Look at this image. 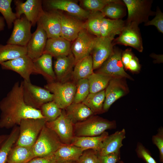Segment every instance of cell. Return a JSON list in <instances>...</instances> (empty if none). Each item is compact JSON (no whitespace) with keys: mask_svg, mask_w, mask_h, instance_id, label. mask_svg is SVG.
<instances>
[{"mask_svg":"<svg viewBox=\"0 0 163 163\" xmlns=\"http://www.w3.org/2000/svg\"><path fill=\"white\" fill-rule=\"evenodd\" d=\"M126 134L125 130L123 129L108 135L103 141L101 149L97 152L98 155L102 156L120 152Z\"/></svg>","mask_w":163,"mask_h":163,"instance_id":"cell-22","label":"cell"},{"mask_svg":"<svg viewBox=\"0 0 163 163\" xmlns=\"http://www.w3.org/2000/svg\"><path fill=\"white\" fill-rule=\"evenodd\" d=\"M40 110L46 122L55 120L61 115L62 110L53 101L43 104Z\"/></svg>","mask_w":163,"mask_h":163,"instance_id":"cell-37","label":"cell"},{"mask_svg":"<svg viewBox=\"0 0 163 163\" xmlns=\"http://www.w3.org/2000/svg\"><path fill=\"white\" fill-rule=\"evenodd\" d=\"M135 151L138 156L146 163H157L149 151L141 142L137 143Z\"/></svg>","mask_w":163,"mask_h":163,"instance_id":"cell-42","label":"cell"},{"mask_svg":"<svg viewBox=\"0 0 163 163\" xmlns=\"http://www.w3.org/2000/svg\"><path fill=\"white\" fill-rule=\"evenodd\" d=\"M12 0H0V12L5 21L8 28H11L14 21L17 18L11 7Z\"/></svg>","mask_w":163,"mask_h":163,"instance_id":"cell-38","label":"cell"},{"mask_svg":"<svg viewBox=\"0 0 163 163\" xmlns=\"http://www.w3.org/2000/svg\"><path fill=\"white\" fill-rule=\"evenodd\" d=\"M54 154L43 157L34 158L27 163H56Z\"/></svg>","mask_w":163,"mask_h":163,"instance_id":"cell-46","label":"cell"},{"mask_svg":"<svg viewBox=\"0 0 163 163\" xmlns=\"http://www.w3.org/2000/svg\"><path fill=\"white\" fill-rule=\"evenodd\" d=\"M34 158L33 146L16 145L9 153L7 163H27Z\"/></svg>","mask_w":163,"mask_h":163,"instance_id":"cell-29","label":"cell"},{"mask_svg":"<svg viewBox=\"0 0 163 163\" xmlns=\"http://www.w3.org/2000/svg\"><path fill=\"white\" fill-rule=\"evenodd\" d=\"M120 79L112 78L106 88L103 113L107 111L113 103L126 93L125 88Z\"/></svg>","mask_w":163,"mask_h":163,"instance_id":"cell-21","label":"cell"},{"mask_svg":"<svg viewBox=\"0 0 163 163\" xmlns=\"http://www.w3.org/2000/svg\"><path fill=\"white\" fill-rule=\"evenodd\" d=\"M13 24L12 31L7 44L26 46L32 34L31 23L24 16L16 19Z\"/></svg>","mask_w":163,"mask_h":163,"instance_id":"cell-13","label":"cell"},{"mask_svg":"<svg viewBox=\"0 0 163 163\" xmlns=\"http://www.w3.org/2000/svg\"><path fill=\"white\" fill-rule=\"evenodd\" d=\"M128 12L126 24L134 23L138 25L149 21L150 16L155 15L151 10L152 0H123Z\"/></svg>","mask_w":163,"mask_h":163,"instance_id":"cell-5","label":"cell"},{"mask_svg":"<svg viewBox=\"0 0 163 163\" xmlns=\"http://www.w3.org/2000/svg\"><path fill=\"white\" fill-rule=\"evenodd\" d=\"M37 29L26 46L27 55L33 61L43 54L48 39L46 32L39 23L37 22Z\"/></svg>","mask_w":163,"mask_h":163,"instance_id":"cell-16","label":"cell"},{"mask_svg":"<svg viewBox=\"0 0 163 163\" xmlns=\"http://www.w3.org/2000/svg\"><path fill=\"white\" fill-rule=\"evenodd\" d=\"M114 0H83V6L90 11H101L108 4Z\"/></svg>","mask_w":163,"mask_h":163,"instance_id":"cell-40","label":"cell"},{"mask_svg":"<svg viewBox=\"0 0 163 163\" xmlns=\"http://www.w3.org/2000/svg\"><path fill=\"white\" fill-rule=\"evenodd\" d=\"M61 37L70 42L74 41L84 28V24L76 18L60 13Z\"/></svg>","mask_w":163,"mask_h":163,"instance_id":"cell-19","label":"cell"},{"mask_svg":"<svg viewBox=\"0 0 163 163\" xmlns=\"http://www.w3.org/2000/svg\"><path fill=\"white\" fill-rule=\"evenodd\" d=\"M45 2L50 9L65 11L79 19H87L90 13V11L82 8L73 1L49 0Z\"/></svg>","mask_w":163,"mask_h":163,"instance_id":"cell-18","label":"cell"},{"mask_svg":"<svg viewBox=\"0 0 163 163\" xmlns=\"http://www.w3.org/2000/svg\"><path fill=\"white\" fill-rule=\"evenodd\" d=\"M98 158L100 163H116L120 160V152L102 156L98 155Z\"/></svg>","mask_w":163,"mask_h":163,"instance_id":"cell-45","label":"cell"},{"mask_svg":"<svg viewBox=\"0 0 163 163\" xmlns=\"http://www.w3.org/2000/svg\"><path fill=\"white\" fill-rule=\"evenodd\" d=\"M126 24V21L122 19H112L104 18L101 24V37L113 41L116 35L120 34Z\"/></svg>","mask_w":163,"mask_h":163,"instance_id":"cell-25","label":"cell"},{"mask_svg":"<svg viewBox=\"0 0 163 163\" xmlns=\"http://www.w3.org/2000/svg\"><path fill=\"white\" fill-rule=\"evenodd\" d=\"M133 57V54L130 49H126L122 53V61L124 66L126 69H128L129 64Z\"/></svg>","mask_w":163,"mask_h":163,"instance_id":"cell-47","label":"cell"},{"mask_svg":"<svg viewBox=\"0 0 163 163\" xmlns=\"http://www.w3.org/2000/svg\"><path fill=\"white\" fill-rule=\"evenodd\" d=\"M87 78L90 93H95L105 90L112 78L101 73L94 72Z\"/></svg>","mask_w":163,"mask_h":163,"instance_id":"cell-35","label":"cell"},{"mask_svg":"<svg viewBox=\"0 0 163 163\" xmlns=\"http://www.w3.org/2000/svg\"><path fill=\"white\" fill-rule=\"evenodd\" d=\"M115 121H110L94 115L85 120L74 125V134L75 136H95L107 129H115Z\"/></svg>","mask_w":163,"mask_h":163,"instance_id":"cell-2","label":"cell"},{"mask_svg":"<svg viewBox=\"0 0 163 163\" xmlns=\"http://www.w3.org/2000/svg\"><path fill=\"white\" fill-rule=\"evenodd\" d=\"M44 88L53 94V101L61 109H65L73 103L76 89L74 83L54 81L48 83Z\"/></svg>","mask_w":163,"mask_h":163,"instance_id":"cell-6","label":"cell"},{"mask_svg":"<svg viewBox=\"0 0 163 163\" xmlns=\"http://www.w3.org/2000/svg\"><path fill=\"white\" fill-rule=\"evenodd\" d=\"M122 52L118 48H113L110 56L99 68L96 72L101 74L112 78H129L124 69L121 59Z\"/></svg>","mask_w":163,"mask_h":163,"instance_id":"cell-9","label":"cell"},{"mask_svg":"<svg viewBox=\"0 0 163 163\" xmlns=\"http://www.w3.org/2000/svg\"><path fill=\"white\" fill-rule=\"evenodd\" d=\"M46 122L45 118L22 120L19 125V134L16 145L33 146Z\"/></svg>","mask_w":163,"mask_h":163,"instance_id":"cell-4","label":"cell"},{"mask_svg":"<svg viewBox=\"0 0 163 163\" xmlns=\"http://www.w3.org/2000/svg\"><path fill=\"white\" fill-rule=\"evenodd\" d=\"M152 141L153 143L158 148L159 152V160L163 162V128H159L157 133L152 136Z\"/></svg>","mask_w":163,"mask_h":163,"instance_id":"cell-44","label":"cell"},{"mask_svg":"<svg viewBox=\"0 0 163 163\" xmlns=\"http://www.w3.org/2000/svg\"><path fill=\"white\" fill-rule=\"evenodd\" d=\"M155 16L152 20H149L144 24L145 26H155L158 31L163 33V13L158 7H157L155 12Z\"/></svg>","mask_w":163,"mask_h":163,"instance_id":"cell-43","label":"cell"},{"mask_svg":"<svg viewBox=\"0 0 163 163\" xmlns=\"http://www.w3.org/2000/svg\"><path fill=\"white\" fill-rule=\"evenodd\" d=\"M77 163L76 161H66V162H60V163Z\"/></svg>","mask_w":163,"mask_h":163,"instance_id":"cell-51","label":"cell"},{"mask_svg":"<svg viewBox=\"0 0 163 163\" xmlns=\"http://www.w3.org/2000/svg\"><path fill=\"white\" fill-rule=\"evenodd\" d=\"M53 57L50 55L44 53L34 61V64L48 83L56 81V78L53 66Z\"/></svg>","mask_w":163,"mask_h":163,"instance_id":"cell-28","label":"cell"},{"mask_svg":"<svg viewBox=\"0 0 163 163\" xmlns=\"http://www.w3.org/2000/svg\"><path fill=\"white\" fill-rule=\"evenodd\" d=\"M26 55V46L9 44H0V64L5 62Z\"/></svg>","mask_w":163,"mask_h":163,"instance_id":"cell-31","label":"cell"},{"mask_svg":"<svg viewBox=\"0 0 163 163\" xmlns=\"http://www.w3.org/2000/svg\"><path fill=\"white\" fill-rule=\"evenodd\" d=\"M3 69L12 70L19 74L24 80L30 82L32 74L41 75L33 61L27 55L5 62L0 64Z\"/></svg>","mask_w":163,"mask_h":163,"instance_id":"cell-8","label":"cell"},{"mask_svg":"<svg viewBox=\"0 0 163 163\" xmlns=\"http://www.w3.org/2000/svg\"><path fill=\"white\" fill-rule=\"evenodd\" d=\"M96 37L85 29L80 32L71 46L75 64L82 59L91 55Z\"/></svg>","mask_w":163,"mask_h":163,"instance_id":"cell-12","label":"cell"},{"mask_svg":"<svg viewBox=\"0 0 163 163\" xmlns=\"http://www.w3.org/2000/svg\"><path fill=\"white\" fill-rule=\"evenodd\" d=\"M0 128L9 129L19 125L24 119L45 118L39 109L25 103L22 82H16L6 96L0 101Z\"/></svg>","mask_w":163,"mask_h":163,"instance_id":"cell-1","label":"cell"},{"mask_svg":"<svg viewBox=\"0 0 163 163\" xmlns=\"http://www.w3.org/2000/svg\"><path fill=\"white\" fill-rule=\"evenodd\" d=\"M112 41L107 38L96 37L91 53L94 70L100 68L113 53Z\"/></svg>","mask_w":163,"mask_h":163,"instance_id":"cell-15","label":"cell"},{"mask_svg":"<svg viewBox=\"0 0 163 163\" xmlns=\"http://www.w3.org/2000/svg\"><path fill=\"white\" fill-rule=\"evenodd\" d=\"M22 82L24 99L27 105L40 110L43 104L53 101V94L45 88L33 85L31 82L24 80Z\"/></svg>","mask_w":163,"mask_h":163,"instance_id":"cell-7","label":"cell"},{"mask_svg":"<svg viewBox=\"0 0 163 163\" xmlns=\"http://www.w3.org/2000/svg\"><path fill=\"white\" fill-rule=\"evenodd\" d=\"M105 99V90L95 93H90L82 102L94 115L103 113V108Z\"/></svg>","mask_w":163,"mask_h":163,"instance_id":"cell-34","label":"cell"},{"mask_svg":"<svg viewBox=\"0 0 163 163\" xmlns=\"http://www.w3.org/2000/svg\"><path fill=\"white\" fill-rule=\"evenodd\" d=\"M126 9L122 1L114 0L106 5L101 11L110 19H122L126 15Z\"/></svg>","mask_w":163,"mask_h":163,"instance_id":"cell-32","label":"cell"},{"mask_svg":"<svg viewBox=\"0 0 163 163\" xmlns=\"http://www.w3.org/2000/svg\"><path fill=\"white\" fill-rule=\"evenodd\" d=\"M71 52L70 42L60 37L48 38L43 54H48L56 58Z\"/></svg>","mask_w":163,"mask_h":163,"instance_id":"cell-23","label":"cell"},{"mask_svg":"<svg viewBox=\"0 0 163 163\" xmlns=\"http://www.w3.org/2000/svg\"><path fill=\"white\" fill-rule=\"evenodd\" d=\"M105 131L101 135L95 136H75L73 137L71 144L86 150L92 149L98 152L100 150L103 142L108 136Z\"/></svg>","mask_w":163,"mask_h":163,"instance_id":"cell-24","label":"cell"},{"mask_svg":"<svg viewBox=\"0 0 163 163\" xmlns=\"http://www.w3.org/2000/svg\"><path fill=\"white\" fill-rule=\"evenodd\" d=\"M128 69L133 72H137L140 69V64L136 57L133 56L129 64Z\"/></svg>","mask_w":163,"mask_h":163,"instance_id":"cell-48","label":"cell"},{"mask_svg":"<svg viewBox=\"0 0 163 163\" xmlns=\"http://www.w3.org/2000/svg\"><path fill=\"white\" fill-rule=\"evenodd\" d=\"M45 125L57 135L61 142L64 144H71L74 137V125L62 110L61 115L54 120L46 122Z\"/></svg>","mask_w":163,"mask_h":163,"instance_id":"cell-11","label":"cell"},{"mask_svg":"<svg viewBox=\"0 0 163 163\" xmlns=\"http://www.w3.org/2000/svg\"><path fill=\"white\" fill-rule=\"evenodd\" d=\"M54 63L53 70L56 76V81L65 82L72 73L73 68L75 64L74 56L71 52L67 55L55 58Z\"/></svg>","mask_w":163,"mask_h":163,"instance_id":"cell-20","label":"cell"},{"mask_svg":"<svg viewBox=\"0 0 163 163\" xmlns=\"http://www.w3.org/2000/svg\"><path fill=\"white\" fill-rule=\"evenodd\" d=\"M19 134V127H15L8 135L0 149V163H7L9 153L16 142Z\"/></svg>","mask_w":163,"mask_h":163,"instance_id":"cell-36","label":"cell"},{"mask_svg":"<svg viewBox=\"0 0 163 163\" xmlns=\"http://www.w3.org/2000/svg\"><path fill=\"white\" fill-rule=\"evenodd\" d=\"M85 150L84 149L71 144H63L54 153V155L56 163L77 161Z\"/></svg>","mask_w":163,"mask_h":163,"instance_id":"cell-26","label":"cell"},{"mask_svg":"<svg viewBox=\"0 0 163 163\" xmlns=\"http://www.w3.org/2000/svg\"><path fill=\"white\" fill-rule=\"evenodd\" d=\"M7 135H0V149L8 137Z\"/></svg>","mask_w":163,"mask_h":163,"instance_id":"cell-50","label":"cell"},{"mask_svg":"<svg viewBox=\"0 0 163 163\" xmlns=\"http://www.w3.org/2000/svg\"><path fill=\"white\" fill-rule=\"evenodd\" d=\"M15 13L17 18L24 14L27 19L34 26L37 24L44 10L42 8V1L41 0H27L24 2L14 0Z\"/></svg>","mask_w":163,"mask_h":163,"instance_id":"cell-14","label":"cell"},{"mask_svg":"<svg viewBox=\"0 0 163 163\" xmlns=\"http://www.w3.org/2000/svg\"><path fill=\"white\" fill-rule=\"evenodd\" d=\"M38 22L46 32L48 38L61 37L60 12L57 10L44 11Z\"/></svg>","mask_w":163,"mask_h":163,"instance_id":"cell-17","label":"cell"},{"mask_svg":"<svg viewBox=\"0 0 163 163\" xmlns=\"http://www.w3.org/2000/svg\"><path fill=\"white\" fill-rule=\"evenodd\" d=\"M118 163H125L124 162H123V161H122L120 160V161L118 162Z\"/></svg>","mask_w":163,"mask_h":163,"instance_id":"cell-52","label":"cell"},{"mask_svg":"<svg viewBox=\"0 0 163 163\" xmlns=\"http://www.w3.org/2000/svg\"><path fill=\"white\" fill-rule=\"evenodd\" d=\"M77 163H100L97 152L92 149L85 150Z\"/></svg>","mask_w":163,"mask_h":163,"instance_id":"cell-41","label":"cell"},{"mask_svg":"<svg viewBox=\"0 0 163 163\" xmlns=\"http://www.w3.org/2000/svg\"><path fill=\"white\" fill-rule=\"evenodd\" d=\"M5 26V20L3 16L0 15V31L4 30Z\"/></svg>","mask_w":163,"mask_h":163,"instance_id":"cell-49","label":"cell"},{"mask_svg":"<svg viewBox=\"0 0 163 163\" xmlns=\"http://www.w3.org/2000/svg\"><path fill=\"white\" fill-rule=\"evenodd\" d=\"M63 144L56 133L45 125L33 146L35 157L53 154Z\"/></svg>","mask_w":163,"mask_h":163,"instance_id":"cell-3","label":"cell"},{"mask_svg":"<svg viewBox=\"0 0 163 163\" xmlns=\"http://www.w3.org/2000/svg\"><path fill=\"white\" fill-rule=\"evenodd\" d=\"M112 44L113 46L119 44L129 46L142 52L143 47L139 25L134 23H126L119 37L112 41Z\"/></svg>","mask_w":163,"mask_h":163,"instance_id":"cell-10","label":"cell"},{"mask_svg":"<svg viewBox=\"0 0 163 163\" xmlns=\"http://www.w3.org/2000/svg\"><path fill=\"white\" fill-rule=\"evenodd\" d=\"M93 70L92 57L90 55L75 63L72 74L74 80L77 82L82 79L87 78L94 72Z\"/></svg>","mask_w":163,"mask_h":163,"instance_id":"cell-30","label":"cell"},{"mask_svg":"<svg viewBox=\"0 0 163 163\" xmlns=\"http://www.w3.org/2000/svg\"><path fill=\"white\" fill-rule=\"evenodd\" d=\"M76 89L72 103H82L90 93L89 87L87 78H84L77 82Z\"/></svg>","mask_w":163,"mask_h":163,"instance_id":"cell-39","label":"cell"},{"mask_svg":"<svg viewBox=\"0 0 163 163\" xmlns=\"http://www.w3.org/2000/svg\"><path fill=\"white\" fill-rule=\"evenodd\" d=\"M105 16L101 11H90L84 28L96 37H101L100 28L102 20Z\"/></svg>","mask_w":163,"mask_h":163,"instance_id":"cell-33","label":"cell"},{"mask_svg":"<svg viewBox=\"0 0 163 163\" xmlns=\"http://www.w3.org/2000/svg\"><path fill=\"white\" fill-rule=\"evenodd\" d=\"M64 110L67 116L74 124L83 121L94 115L90 109L82 103H72Z\"/></svg>","mask_w":163,"mask_h":163,"instance_id":"cell-27","label":"cell"}]
</instances>
